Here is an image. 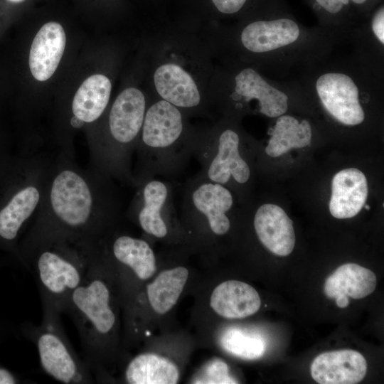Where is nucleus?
I'll list each match as a JSON object with an SVG mask.
<instances>
[{"mask_svg":"<svg viewBox=\"0 0 384 384\" xmlns=\"http://www.w3.org/2000/svg\"><path fill=\"white\" fill-rule=\"evenodd\" d=\"M233 59L279 79H297L334 53L336 40L318 25L300 22L287 0L241 20L225 37Z\"/></svg>","mask_w":384,"mask_h":384,"instance_id":"nucleus-1","label":"nucleus"},{"mask_svg":"<svg viewBox=\"0 0 384 384\" xmlns=\"http://www.w3.org/2000/svg\"><path fill=\"white\" fill-rule=\"evenodd\" d=\"M297 80L311 102H316L336 123L351 128L365 123L366 108L379 102L384 90V76L351 53H333Z\"/></svg>","mask_w":384,"mask_h":384,"instance_id":"nucleus-2","label":"nucleus"},{"mask_svg":"<svg viewBox=\"0 0 384 384\" xmlns=\"http://www.w3.org/2000/svg\"><path fill=\"white\" fill-rule=\"evenodd\" d=\"M104 273V265L95 252L83 281L71 293L63 311L74 322L83 360L97 378L102 376L110 340L113 338L117 325L112 292Z\"/></svg>","mask_w":384,"mask_h":384,"instance_id":"nucleus-3","label":"nucleus"},{"mask_svg":"<svg viewBox=\"0 0 384 384\" xmlns=\"http://www.w3.org/2000/svg\"><path fill=\"white\" fill-rule=\"evenodd\" d=\"M218 97L236 112L253 109L277 118L287 114L292 104L311 102L297 79L270 77L257 68L233 59L218 80Z\"/></svg>","mask_w":384,"mask_h":384,"instance_id":"nucleus-4","label":"nucleus"},{"mask_svg":"<svg viewBox=\"0 0 384 384\" xmlns=\"http://www.w3.org/2000/svg\"><path fill=\"white\" fill-rule=\"evenodd\" d=\"M95 250L92 243L57 240L29 252V266L41 301L63 313L68 297L83 281Z\"/></svg>","mask_w":384,"mask_h":384,"instance_id":"nucleus-5","label":"nucleus"},{"mask_svg":"<svg viewBox=\"0 0 384 384\" xmlns=\"http://www.w3.org/2000/svg\"><path fill=\"white\" fill-rule=\"evenodd\" d=\"M42 306L41 323H30L25 328L26 336L36 347L42 369L63 383H92L91 371L65 335L60 321L61 313L46 302H42Z\"/></svg>","mask_w":384,"mask_h":384,"instance_id":"nucleus-6","label":"nucleus"},{"mask_svg":"<svg viewBox=\"0 0 384 384\" xmlns=\"http://www.w3.org/2000/svg\"><path fill=\"white\" fill-rule=\"evenodd\" d=\"M186 137L183 112L161 99L147 107L140 132L142 151L155 166H173V156Z\"/></svg>","mask_w":384,"mask_h":384,"instance_id":"nucleus-7","label":"nucleus"},{"mask_svg":"<svg viewBox=\"0 0 384 384\" xmlns=\"http://www.w3.org/2000/svg\"><path fill=\"white\" fill-rule=\"evenodd\" d=\"M240 142L239 133L228 127L196 141L193 152L198 154L203 165L200 175L223 186L231 178L245 183L250 177V169L240 154Z\"/></svg>","mask_w":384,"mask_h":384,"instance_id":"nucleus-8","label":"nucleus"},{"mask_svg":"<svg viewBox=\"0 0 384 384\" xmlns=\"http://www.w3.org/2000/svg\"><path fill=\"white\" fill-rule=\"evenodd\" d=\"M346 43L358 60L384 76V2L351 28Z\"/></svg>","mask_w":384,"mask_h":384,"instance_id":"nucleus-9","label":"nucleus"},{"mask_svg":"<svg viewBox=\"0 0 384 384\" xmlns=\"http://www.w3.org/2000/svg\"><path fill=\"white\" fill-rule=\"evenodd\" d=\"M153 83L161 99L182 112L195 110L203 102L197 82L176 63L169 61L159 64L154 71Z\"/></svg>","mask_w":384,"mask_h":384,"instance_id":"nucleus-10","label":"nucleus"},{"mask_svg":"<svg viewBox=\"0 0 384 384\" xmlns=\"http://www.w3.org/2000/svg\"><path fill=\"white\" fill-rule=\"evenodd\" d=\"M147 108L144 93L136 87L124 90L116 98L109 115V129L113 140L124 146L140 135Z\"/></svg>","mask_w":384,"mask_h":384,"instance_id":"nucleus-11","label":"nucleus"},{"mask_svg":"<svg viewBox=\"0 0 384 384\" xmlns=\"http://www.w3.org/2000/svg\"><path fill=\"white\" fill-rule=\"evenodd\" d=\"M311 375L320 384H356L367 371V362L359 352L351 349L319 354L311 364Z\"/></svg>","mask_w":384,"mask_h":384,"instance_id":"nucleus-12","label":"nucleus"},{"mask_svg":"<svg viewBox=\"0 0 384 384\" xmlns=\"http://www.w3.org/2000/svg\"><path fill=\"white\" fill-rule=\"evenodd\" d=\"M254 228L261 243L278 256H287L295 245L292 220L277 205L265 203L257 210Z\"/></svg>","mask_w":384,"mask_h":384,"instance_id":"nucleus-13","label":"nucleus"},{"mask_svg":"<svg viewBox=\"0 0 384 384\" xmlns=\"http://www.w3.org/2000/svg\"><path fill=\"white\" fill-rule=\"evenodd\" d=\"M368 193L367 179L361 171L350 168L338 171L331 183V214L338 219L356 216L364 206Z\"/></svg>","mask_w":384,"mask_h":384,"instance_id":"nucleus-14","label":"nucleus"},{"mask_svg":"<svg viewBox=\"0 0 384 384\" xmlns=\"http://www.w3.org/2000/svg\"><path fill=\"white\" fill-rule=\"evenodd\" d=\"M65 33L57 22L44 24L36 35L29 54V67L39 81L49 79L57 69L65 47Z\"/></svg>","mask_w":384,"mask_h":384,"instance_id":"nucleus-15","label":"nucleus"},{"mask_svg":"<svg viewBox=\"0 0 384 384\" xmlns=\"http://www.w3.org/2000/svg\"><path fill=\"white\" fill-rule=\"evenodd\" d=\"M169 186L158 179L146 181L142 186L137 209V220L146 233L158 238L168 234L166 213L171 208Z\"/></svg>","mask_w":384,"mask_h":384,"instance_id":"nucleus-16","label":"nucleus"},{"mask_svg":"<svg viewBox=\"0 0 384 384\" xmlns=\"http://www.w3.org/2000/svg\"><path fill=\"white\" fill-rule=\"evenodd\" d=\"M261 305L259 294L250 284L228 280L218 284L213 291L210 306L222 317L242 319L256 313Z\"/></svg>","mask_w":384,"mask_h":384,"instance_id":"nucleus-17","label":"nucleus"},{"mask_svg":"<svg viewBox=\"0 0 384 384\" xmlns=\"http://www.w3.org/2000/svg\"><path fill=\"white\" fill-rule=\"evenodd\" d=\"M265 151L272 157L279 156L292 149L310 145L313 137V127L308 119H299L290 114L276 118L270 127Z\"/></svg>","mask_w":384,"mask_h":384,"instance_id":"nucleus-18","label":"nucleus"},{"mask_svg":"<svg viewBox=\"0 0 384 384\" xmlns=\"http://www.w3.org/2000/svg\"><path fill=\"white\" fill-rule=\"evenodd\" d=\"M376 287L375 274L355 263L339 266L326 279L324 291L328 298L335 299L339 294L358 299L370 294Z\"/></svg>","mask_w":384,"mask_h":384,"instance_id":"nucleus-19","label":"nucleus"},{"mask_svg":"<svg viewBox=\"0 0 384 384\" xmlns=\"http://www.w3.org/2000/svg\"><path fill=\"white\" fill-rule=\"evenodd\" d=\"M41 191L28 184L18 189L0 209V238L14 240L20 229L32 215L41 200Z\"/></svg>","mask_w":384,"mask_h":384,"instance_id":"nucleus-20","label":"nucleus"},{"mask_svg":"<svg viewBox=\"0 0 384 384\" xmlns=\"http://www.w3.org/2000/svg\"><path fill=\"white\" fill-rule=\"evenodd\" d=\"M317 19V25L338 44L346 43L351 28L358 22L350 0H304Z\"/></svg>","mask_w":384,"mask_h":384,"instance_id":"nucleus-21","label":"nucleus"},{"mask_svg":"<svg viewBox=\"0 0 384 384\" xmlns=\"http://www.w3.org/2000/svg\"><path fill=\"white\" fill-rule=\"evenodd\" d=\"M110 254L117 264L129 269L141 280L150 278L156 272L154 251L142 239L126 235L117 236L112 242Z\"/></svg>","mask_w":384,"mask_h":384,"instance_id":"nucleus-22","label":"nucleus"},{"mask_svg":"<svg viewBox=\"0 0 384 384\" xmlns=\"http://www.w3.org/2000/svg\"><path fill=\"white\" fill-rule=\"evenodd\" d=\"M130 384H176L179 370L168 358L154 353H142L133 358L124 373Z\"/></svg>","mask_w":384,"mask_h":384,"instance_id":"nucleus-23","label":"nucleus"},{"mask_svg":"<svg viewBox=\"0 0 384 384\" xmlns=\"http://www.w3.org/2000/svg\"><path fill=\"white\" fill-rule=\"evenodd\" d=\"M112 90L110 79L102 74L87 78L76 92L72 111L75 117L83 122H92L105 111Z\"/></svg>","mask_w":384,"mask_h":384,"instance_id":"nucleus-24","label":"nucleus"},{"mask_svg":"<svg viewBox=\"0 0 384 384\" xmlns=\"http://www.w3.org/2000/svg\"><path fill=\"white\" fill-rule=\"evenodd\" d=\"M188 271L184 267H176L161 272L146 287L149 302L158 314L169 311L176 304L186 283Z\"/></svg>","mask_w":384,"mask_h":384,"instance_id":"nucleus-25","label":"nucleus"},{"mask_svg":"<svg viewBox=\"0 0 384 384\" xmlns=\"http://www.w3.org/2000/svg\"><path fill=\"white\" fill-rule=\"evenodd\" d=\"M220 343L228 353L242 359H257L265 351L264 341L237 329L227 330L221 336Z\"/></svg>","mask_w":384,"mask_h":384,"instance_id":"nucleus-26","label":"nucleus"},{"mask_svg":"<svg viewBox=\"0 0 384 384\" xmlns=\"http://www.w3.org/2000/svg\"><path fill=\"white\" fill-rule=\"evenodd\" d=\"M279 0H211L216 11L224 16L245 19Z\"/></svg>","mask_w":384,"mask_h":384,"instance_id":"nucleus-27","label":"nucleus"},{"mask_svg":"<svg viewBox=\"0 0 384 384\" xmlns=\"http://www.w3.org/2000/svg\"><path fill=\"white\" fill-rule=\"evenodd\" d=\"M193 383H238L229 374L227 364L221 360L215 359L206 364Z\"/></svg>","mask_w":384,"mask_h":384,"instance_id":"nucleus-28","label":"nucleus"},{"mask_svg":"<svg viewBox=\"0 0 384 384\" xmlns=\"http://www.w3.org/2000/svg\"><path fill=\"white\" fill-rule=\"evenodd\" d=\"M358 21L367 18L371 11L384 0H350Z\"/></svg>","mask_w":384,"mask_h":384,"instance_id":"nucleus-29","label":"nucleus"},{"mask_svg":"<svg viewBox=\"0 0 384 384\" xmlns=\"http://www.w3.org/2000/svg\"><path fill=\"white\" fill-rule=\"evenodd\" d=\"M16 383V378L10 371L5 368H0V384H14Z\"/></svg>","mask_w":384,"mask_h":384,"instance_id":"nucleus-30","label":"nucleus"},{"mask_svg":"<svg viewBox=\"0 0 384 384\" xmlns=\"http://www.w3.org/2000/svg\"><path fill=\"white\" fill-rule=\"evenodd\" d=\"M335 299L336 305L340 308H345L349 304L348 297L345 294H339Z\"/></svg>","mask_w":384,"mask_h":384,"instance_id":"nucleus-31","label":"nucleus"},{"mask_svg":"<svg viewBox=\"0 0 384 384\" xmlns=\"http://www.w3.org/2000/svg\"><path fill=\"white\" fill-rule=\"evenodd\" d=\"M70 123L71 125L75 128H79L82 127L84 124V122L81 119L75 116L71 118Z\"/></svg>","mask_w":384,"mask_h":384,"instance_id":"nucleus-32","label":"nucleus"},{"mask_svg":"<svg viewBox=\"0 0 384 384\" xmlns=\"http://www.w3.org/2000/svg\"><path fill=\"white\" fill-rule=\"evenodd\" d=\"M9 1L11 2H14V3H18V2H21L23 0H9Z\"/></svg>","mask_w":384,"mask_h":384,"instance_id":"nucleus-33","label":"nucleus"},{"mask_svg":"<svg viewBox=\"0 0 384 384\" xmlns=\"http://www.w3.org/2000/svg\"><path fill=\"white\" fill-rule=\"evenodd\" d=\"M364 207L366 208V210H369L370 209V206H368V205H364Z\"/></svg>","mask_w":384,"mask_h":384,"instance_id":"nucleus-34","label":"nucleus"}]
</instances>
